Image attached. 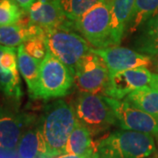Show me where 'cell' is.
Masks as SVG:
<instances>
[{"label": "cell", "mask_w": 158, "mask_h": 158, "mask_svg": "<svg viewBox=\"0 0 158 158\" xmlns=\"http://www.w3.org/2000/svg\"><path fill=\"white\" fill-rule=\"evenodd\" d=\"M149 86L158 90V74H153Z\"/></svg>", "instance_id": "obj_27"}, {"label": "cell", "mask_w": 158, "mask_h": 158, "mask_svg": "<svg viewBox=\"0 0 158 158\" xmlns=\"http://www.w3.org/2000/svg\"><path fill=\"white\" fill-rule=\"evenodd\" d=\"M5 46L0 45V56L4 51ZM0 90L7 98L13 101H20L23 96V91L20 85V78L19 71H12L3 68L0 65Z\"/></svg>", "instance_id": "obj_21"}, {"label": "cell", "mask_w": 158, "mask_h": 158, "mask_svg": "<svg viewBox=\"0 0 158 158\" xmlns=\"http://www.w3.org/2000/svg\"><path fill=\"white\" fill-rule=\"evenodd\" d=\"M156 150L154 136L135 131H116L98 144V158H148Z\"/></svg>", "instance_id": "obj_2"}, {"label": "cell", "mask_w": 158, "mask_h": 158, "mask_svg": "<svg viewBox=\"0 0 158 158\" xmlns=\"http://www.w3.org/2000/svg\"><path fill=\"white\" fill-rule=\"evenodd\" d=\"M125 101L133 106L158 118V90L145 86L125 98Z\"/></svg>", "instance_id": "obj_19"}, {"label": "cell", "mask_w": 158, "mask_h": 158, "mask_svg": "<svg viewBox=\"0 0 158 158\" xmlns=\"http://www.w3.org/2000/svg\"><path fill=\"white\" fill-rule=\"evenodd\" d=\"M19 158H47V149L38 121H34L24 131L18 144Z\"/></svg>", "instance_id": "obj_16"}, {"label": "cell", "mask_w": 158, "mask_h": 158, "mask_svg": "<svg viewBox=\"0 0 158 158\" xmlns=\"http://www.w3.org/2000/svg\"><path fill=\"white\" fill-rule=\"evenodd\" d=\"M91 135L77 119L72 133L69 137L64 154L83 158H98V144L92 141Z\"/></svg>", "instance_id": "obj_15"}, {"label": "cell", "mask_w": 158, "mask_h": 158, "mask_svg": "<svg viewBox=\"0 0 158 158\" xmlns=\"http://www.w3.org/2000/svg\"><path fill=\"white\" fill-rule=\"evenodd\" d=\"M30 22L44 30L56 28L73 29L62 9L61 0H36L27 11Z\"/></svg>", "instance_id": "obj_12"}, {"label": "cell", "mask_w": 158, "mask_h": 158, "mask_svg": "<svg viewBox=\"0 0 158 158\" xmlns=\"http://www.w3.org/2000/svg\"><path fill=\"white\" fill-rule=\"evenodd\" d=\"M99 1L101 0H61V3L66 17L75 22Z\"/></svg>", "instance_id": "obj_23"}, {"label": "cell", "mask_w": 158, "mask_h": 158, "mask_svg": "<svg viewBox=\"0 0 158 158\" xmlns=\"http://www.w3.org/2000/svg\"><path fill=\"white\" fill-rule=\"evenodd\" d=\"M156 69H157V70H158V56H156Z\"/></svg>", "instance_id": "obj_29"}, {"label": "cell", "mask_w": 158, "mask_h": 158, "mask_svg": "<svg viewBox=\"0 0 158 158\" xmlns=\"http://www.w3.org/2000/svg\"><path fill=\"white\" fill-rule=\"evenodd\" d=\"M107 66L109 76L126 69L147 67L151 64V57L135 50L122 47H108L106 48H91Z\"/></svg>", "instance_id": "obj_11"}, {"label": "cell", "mask_w": 158, "mask_h": 158, "mask_svg": "<svg viewBox=\"0 0 158 158\" xmlns=\"http://www.w3.org/2000/svg\"><path fill=\"white\" fill-rule=\"evenodd\" d=\"M74 77L80 92L106 96L109 70L105 62L92 51L80 61L75 69Z\"/></svg>", "instance_id": "obj_7"}, {"label": "cell", "mask_w": 158, "mask_h": 158, "mask_svg": "<svg viewBox=\"0 0 158 158\" xmlns=\"http://www.w3.org/2000/svg\"><path fill=\"white\" fill-rule=\"evenodd\" d=\"M76 118L89 130L91 135H97L117 125L114 112L106 96L79 92L73 105Z\"/></svg>", "instance_id": "obj_4"}, {"label": "cell", "mask_w": 158, "mask_h": 158, "mask_svg": "<svg viewBox=\"0 0 158 158\" xmlns=\"http://www.w3.org/2000/svg\"><path fill=\"white\" fill-rule=\"evenodd\" d=\"M110 25V2L101 0L73 22V29L93 47L106 48L111 47Z\"/></svg>", "instance_id": "obj_6"}, {"label": "cell", "mask_w": 158, "mask_h": 158, "mask_svg": "<svg viewBox=\"0 0 158 158\" xmlns=\"http://www.w3.org/2000/svg\"><path fill=\"white\" fill-rule=\"evenodd\" d=\"M26 52L37 60L42 61L47 54V45L45 41V34L36 36L28 40L24 44Z\"/></svg>", "instance_id": "obj_24"}, {"label": "cell", "mask_w": 158, "mask_h": 158, "mask_svg": "<svg viewBox=\"0 0 158 158\" xmlns=\"http://www.w3.org/2000/svg\"><path fill=\"white\" fill-rule=\"evenodd\" d=\"M17 58L18 69L27 84L29 96L33 98L38 84L40 65L41 61L28 55L25 50L23 44L18 47Z\"/></svg>", "instance_id": "obj_18"}, {"label": "cell", "mask_w": 158, "mask_h": 158, "mask_svg": "<svg viewBox=\"0 0 158 158\" xmlns=\"http://www.w3.org/2000/svg\"><path fill=\"white\" fill-rule=\"evenodd\" d=\"M133 46L135 50L145 56H158V11L140 28Z\"/></svg>", "instance_id": "obj_17"}, {"label": "cell", "mask_w": 158, "mask_h": 158, "mask_svg": "<svg viewBox=\"0 0 158 158\" xmlns=\"http://www.w3.org/2000/svg\"><path fill=\"white\" fill-rule=\"evenodd\" d=\"M76 121L73 106H69L66 101L58 99L46 106L38 125L45 142L47 158L64 155Z\"/></svg>", "instance_id": "obj_1"}, {"label": "cell", "mask_w": 158, "mask_h": 158, "mask_svg": "<svg viewBox=\"0 0 158 158\" xmlns=\"http://www.w3.org/2000/svg\"><path fill=\"white\" fill-rule=\"evenodd\" d=\"M57 158H83L77 156H75V155H69V154H64L62 156H57Z\"/></svg>", "instance_id": "obj_28"}, {"label": "cell", "mask_w": 158, "mask_h": 158, "mask_svg": "<svg viewBox=\"0 0 158 158\" xmlns=\"http://www.w3.org/2000/svg\"><path fill=\"white\" fill-rule=\"evenodd\" d=\"M149 158H154V157H149Z\"/></svg>", "instance_id": "obj_30"}, {"label": "cell", "mask_w": 158, "mask_h": 158, "mask_svg": "<svg viewBox=\"0 0 158 158\" xmlns=\"http://www.w3.org/2000/svg\"><path fill=\"white\" fill-rule=\"evenodd\" d=\"M0 65L12 71L18 70V58L15 48L6 47L0 56Z\"/></svg>", "instance_id": "obj_25"}, {"label": "cell", "mask_w": 158, "mask_h": 158, "mask_svg": "<svg viewBox=\"0 0 158 158\" xmlns=\"http://www.w3.org/2000/svg\"><path fill=\"white\" fill-rule=\"evenodd\" d=\"M26 13L15 0H0V26L17 24Z\"/></svg>", "instance_id": "obj_22"}, {"label": "cell", "mask_w": 158, "mask_h": 158, "mask_svg": "<svg viewBox=\"0 0 158 158\" xmlns=\"http://www.w3.org/2000/svg\"><path fill=\"white\" fill-rule=\"evenodd\" d=\"M45 30L30 22L25 17L14 25L0 26V45L15 48L36 36L44 35Z\"/></svg>", "instance_id": "obj_14"}, {"label": "cell", "mask_w": 158, "mask_h": 158, "mask_svg": "<svg viewBox=\"0 0 158 158\" xmlns=\"http://www.w3.org/2000/svg\"><path fill=\"white\" fill-rule=\"evenodd\" d=\"M47 49L57 57L75 75L80 61L91 51L88 41L72 29L45 30Z\"/></svg>", "instance_id": "obj_5"}, {"label": "cell", "mask_w": 158, "mask_h": 158, "mask_svg": "<svg viewBox=\"0 0 158 158\" xmlns=\"http://www.w3.org/2000/svg\"><path fill=\"white\" fill-rule=\"evenodd\" d=\"M152 75L147 67L130 69L111 75L106 97L121 100L133 91L149 86Z\"/></svg>", "instance_id": "obj_10"}, {"label": "cell", "mask_w": 158, "mask_h": 158, "mask_svg": "<svg viewBox=\"0 0 158 158\" xmlns=\"http://www.w3.org/2000/svg\"><path fill=\"white\" fill-rule=\"evenodd\" d=\"M34 121V117L19 112L13 106H0V150L13 152L24 131Z\"/></svg>", "instance_id": "obj_9"}, {"label": "cell", "mask_w": 158, "mask_h": 158, "mask_svg": "<svg viewBox=\"0 0 158 158\" xmlns=\"http://www.w3.org/2000/svg\"><path fill=\"white\" fill-rule=\"evenodd\" d=\"M75 85V77L70 69L47 49L40 62L38 84L33 99L61 98L68 95Z\"/></svg>", "instance_id": "obj_3"}, {"label": "cell", "mask_w": 158, "mask_h": 158, "mask_svg": "<svg viewBox=\"0 0 158 158\" xmlns=\"http://www.w3.org/2000/svg\"><path fill=\"white\" fill-rule=\"evenodd\" d=\"M106 98L116 116L117 125L121 129L151 135L158 139V118L133 106L125 100Z\"/></svg>", "instance_id": "obj_8"}, {"label": "cell", "mask_w": 158, "mask_h": 158, "mask_svg": "<svg viewBox=\"0 0 158 158\" xmlns=\"http://www.w3.org/2000/svg\"><path fill=\"white\" fill-rule=\"evenodd\" d=\"M111 11V47L118 46L123 39L129 24L135 0H109Z\"/></svg>", "instance_id": "obj_13"}, {"label": "cell", "mask_w": 158, "mask_h": 158, "mask_svg": "<svg viewBox=\"0 0 158 158\" xmlns=\"http://www.w3.org/2000/svg\"><path fill=\"white\" fill-rule=\"evenodd\" d=\"M15 1H16V3L19 6V7L22 9L23 11L27 13L29 9L35 3L36 0H15Z\"/></svg>", "instance_id": "obj_26"}, {"label": "cell", "mask_w": 158, "mask_h": 158, "mask_svg": "<svg viewBox=\"0 0 158 158\" xmlns=\"http://www.w3.org/2000/svg\"><path fill=\"white\" fill-rule=\"evenodd\" d=\"M158 11V0H135L127 32L134 34Z\"/></svg>", "instance_id": "obj_20"}]
</instances>
